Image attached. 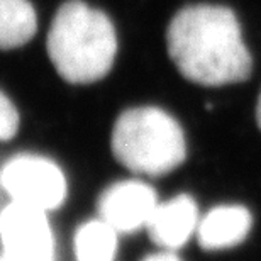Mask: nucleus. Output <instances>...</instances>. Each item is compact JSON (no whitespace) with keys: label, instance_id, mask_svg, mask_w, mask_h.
<instances>
[{"label":"nucleus","instance_id":"nucleus-1","mask_svg":"<svg viewBox=\"0 0 261 261\" xmlns=\"http://www.w3.org/2000/svg\"><path fill=\"white\" fill-rule=\"evenodd\" d=\"M166 48L187 80L203 87H222L251 76L253 60L241 25L229 7L187 5L166 29Z\"/></svg>","mask_w":261,"mask_h":261},{"label":"nucleus","instance_id":"nucleus-2","mask_svg":"<svg viewBox=\"0 0 261 261\" xmlns=\"http://www.w3.org/2000/svg\"><path fill=\"white\" fill-rule=\"evenodd\" d=\"M48 55L63 80L85 85L102 80L117 55V34L102 10L82 0H68L51 22Z\"/></svg>","mask_w":261,"mask_h":261},{"label":"nucleus","instance_id":"nucleus-3","mask_svg":"<svg viewBox=\"0 0 261 261\" xmlns=\"http://www.w3.org/2000/svg\"><path fill=\"white\" fill-rule=\"evenodd\" d=\"M112 153L133 173L161 176L185 161L187 143L180 124L156 107L127 109L112 129Z\"/></svg>","mask_w":261,"mask_h":261},{"label":"nucleus","instance_id":"nucleus-4","mask_svg":"<svg viewBox=\"0 0 261 261\" xmlns=\"http://www.w3.org/2000/svg\"><path fill=\"white\" fill-rule=\"evenodd\" d=\"M0 185L12 202L48 212L58 208L66 197V178L58 165L36 154L15 156L4 166Z\"/></svg>","mask_w":261,"mask_h":261},{"label":"nucleus","instance_id":"nucleus-5","mask_svg":"<svg viewBox=\"0 0 261 261\" xmlns=\"http://www.w3.org/2000/svg\"><path fill=\"white\" fill-rule=\"evenodd\" d=\"M0 239L10 261H51L53 232L41 208L12 202L0 216Z\"/></svg>","mask_w":261,"mask_h":261},{"label":"nucleus","instance_id":"nucleus-6","mask_svg":"<svg viewBox=\"0 0 261 261\" xmlns=\"http://www.w3.org/2000/svg\"><path fill=\"white\" fill-rule=\"evenodd\" d=\"M158 205L154 190L143 181H119L98 198V216L117 232H133L146 224Z\"/></svg>","mask_w":261,"mask_h":261},{"label":"nucleus","instance_id":"nucleus-7","mask_svg":"<svg viewBox=\"0 0 261 261\" xmlns=\"http://www.w3.org/2000/svg\"><path fill=\"white\" fill-rule=\"evenodd\" d=\"M198 222L200 219L195 200L181 194L166 202H158L146 227L154 244L175 251L197 232Z\"/></svg>","mask_w":261,"mask_h":261},{"label":"nucleus","instance_id":"nucleus-8","mask_svg":"<svg viewBox=\"0 0 261 261\" xmlns=\"http://www.w3.org/2000/svg\"><path fill=\"white\" fill-rule=\"evenodd\" d=\"M253 217L246 207L219 205L200 219L197 227L198 244L207 251H221L238 246L248 238Z\"/></svg>","mask_w":261,"mask_h":261},{"label":"nucleus","instance_id":"nucleus-9","mask_svg":"<svg viewBox=\"0 0 261 261\" xmlns=\"http://www.w3.org/2000/svg\"><path fill=\"white\" fill-rule=\"evenodd\" d=\"M36 29L38 19L29 0H0V49L28 44Z\"/></svg>","mask_w":261,"mask_h":261},{"label":"nucleus","instance_id":"nucleus-10","mask_svg":"<svg viewBox=\"0 0 261 261\" xmlns=\"http://www.w3.org/2000/svg\"><path fill=\"white\" fill-rule=\"evenodd\" d=\"M117 234L102 219L85 222L75 234L76 261H114Z\"/></svg>","mask_w":261,"mask_h":261},{"label":"nucleus","instance_id":"nucleus-11","mask_svg":"<svg viewBox=\"0 0 261 261\" xmlns=\"http://www.w3.org/2000/svg\"><path fill=\"white\" fill-rule=\"evenodd\" d=\"M19 129L17 109L4 92H0V141L12 139Z\"/></svg>","mask_w":261,"mask_h":261},{"label":"nucleus","instance_id":"nucleus-12","mask_svg":"<svg viewBox=\"0 0 261 261\" xmlns=\"http://www.w3.org/2000/svg\"><path fill=\"white\" fill-rule=\"evenodd\" d=\"M143 261H180V258L176 256L173 251H168V249H165V251L149 254V256H146Z\"/></svg>","mask_w":261,"mask_h":261},{"label":"nucleus","instance_id":"nucleus-13","mask_svg":"<svg viewBox=\"0 0 261 261\" xmlns=\"http://www.w3.org/2000/svg\"><path fill=\"white\" fill-rule=\"evenodd\" d=\"M256 121H258V126H259V129H261V93H259L258 106H256Z\"/></svg>","mask_w":261,"mask_h":261}]
</instances>
